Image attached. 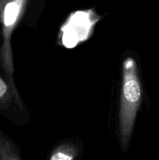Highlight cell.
<instances>
[{
	"instance_id": "4",
	"label": "cell",
	"mask_w": 159,
	"mask_h": 160,
	"mask_svg": "<svg viewBox=\"0 0 159 160\" xmlns=\"http://www.w3.org/2000/svg\"><path fill=\"white\" fill-rule=\"evenodd\" d=\"M78 150L71 142H65L56 147L51 152L50 160H73L77 156Z\"/></svg>"
},
{
	"instance_id": "6",
	"label": "cell",
	"mask_w": 159,
	"mask_h": 160,
	"mask_svg": "<svg viewBox=\"0 0 159 160\" xmlns=\"http://www.w3.org/2000/svg\"><path fill=\"white\" fill-rule=\"evenodd\" d=\"M12 98H14L16 102L21 107V102L18 94L14 92L7 81H5L0 77V104L6 106L12 102Z\"/></svg>"
},
{
	"instance_id": "2",
	"label": "cell",
	"mask_w": 159,
	"mask_h": 160,
	"mask_svg": "<svg viewBox=\"0 0 159 160\" xmlns=\"http://www.w3.org/2000/svg\"><path fill=\"white\" fill-rule=\"evenodd\" d=\"M30 0H0V23L2 24V45L0 46V62L8 81L17 94L13 80L11 37L14 29L23 17L26 5Z\"/></svg>"
},
{
	"instance_id": "5",
	"label": "cell",
	"mask_w": 159,
	"mask_h": 160,
	"mask_svg": "<svg viewBox=\"0 0 159 160\" xmlns=\"http://www.w3.org/2000/svg\"><path fill=\"white\" fill-rule=\"evenodd\" d=\"M20 154L13 144L0 133V160H20Z\"/></svg>"
},
{
	"instance_id": "3",
	"label": "cell",
	"mask_w": 159,
	"mask_h": 160,
	"mask_svg": "<svg viewBox=\"0 0 159 160\" xmlns=\"http://www.w3.org/2000/svg\"><path fill=\"white\" fill-rule=\"evenodd\" d=\"M100 19L101 17L92 9L73 12L59 30V45L71 49L87 41Z\"/></svg>"
},
{
	"instance_id": "1",
	"label": "cell",
	"mask_w": 159,
	"mask_h": 160,
	"mask_svg": "<svg viewBox=\"0 0 159 160\" xmlns=\"http://www.w3.org/2000/svg\"><path fill=\"white\" fill-rule=\"evenodd\" d=\"M142 90L137 62L127 57L123 63V83L119 106V129L122 148L126 149L130 141L137 112L141 103Z\"/></svg>"
}]
</instances>
